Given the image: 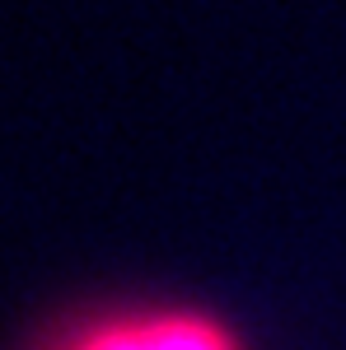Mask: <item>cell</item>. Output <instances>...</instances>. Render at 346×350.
I'll use <instances>...</instances> for the list:
<instances>
[{"label": "cell", "instance_id": "1", "mask_svg": "<svg viewBox=\"0 0 346 350\" xmlns=\"http://www.w3.org/2000/svg\"><path fill=\"white\" fill-rule=\"evenodd\" d=\"M52 350H243L239 332L187 304H136L80 323Z\"/></svg>", "mask_w": 346, "mask_h": 350}]
</instances>
